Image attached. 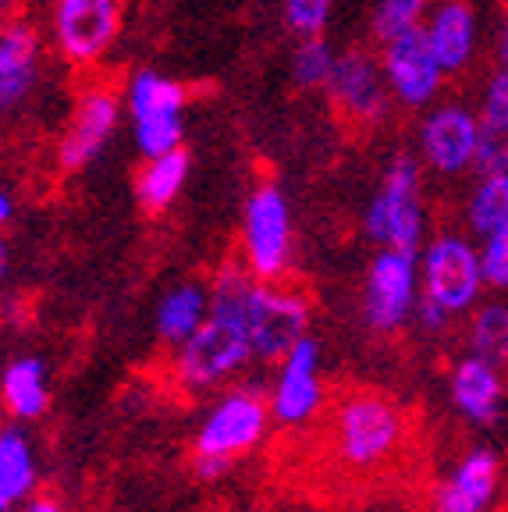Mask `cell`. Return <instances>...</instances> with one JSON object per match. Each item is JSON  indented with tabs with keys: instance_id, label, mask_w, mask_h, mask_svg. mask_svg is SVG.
<instances>
[{
	"instance_id": "8",
	"label": "cell",
	"mask_w": 508,
	"mask_h": 512,
	"mask_svg": "<svg viewBox=\"0 0 508 512\" xmlns=\"http://www.w3.org/2000/svg\"><path fill=\"white\" fill-rule=\"evenodd\" d=\"M420 281L423 296L445 306L452 317L473 313L487 288L480 249L462 235H437L420 253Z\"/></svg>"
},
{
	"instance_id": "3",
	"label": "cell",
	"mask_w": 508,
	"mask_h": 512,
	"mask_svg": "<svg viewBox=\"0 0 508 512\" xmlns=\"http://www.w3.org/2000/svg\"><path fill=\"white\" fill-rule=\"evenodd\" d=\"M363 232L377 246L413 249L427 246V210H423L420 160L409 153H395L381 178V189L363 214Z\"/></svg>"
},
{
	"instance_id": "27",
	"label": "cell",
	"mask_w": 508,
	"mask_h": 512,
	"mask_svg": "<svg viewBox=\"0 0 508 512\" xmlns=\"http://www.w3.org/2000/svg\"><path fill=\"white\" fill-rule=\"evenodd\" d=\"M338 54L324 36H302L292 54V82L299 89H327Z\"/></svg>"
},
{
	"instance_id": "26",
	"label": "cell",
	"mask_w": 508,
	"mask_h": 512,
	"mask_svg": "<svg viewBox=\"0 0 508 512\" xmlns=\"http://www.w3.org/2000/svg\"><path fill=\"white\" fill-rule=\"evenodd\" d=\"M466 349L473 356L508 367V303H480L477 310L469 313L466 328Z\"/></svg>"
},
{
	"instance_id": "10",
	"label": "cell",
	"mask_w": 508,
	"mask_h": 512,
	"mask_svg": "<svg viewBox=\"0 0 508 512\" xmlns=\"http://www.w3.org/2000/svg\"><path fill=\"white\" fill-rule=\"evenodd\" d=\"M125 0H54L50 32L54 47L75 68H93L107 57L121 32Z\"/></svg>"
},
{
	"instance_id": "30",
	"label": "cell",
	"mask_w": 508,
	"mask_h": 512,
	"mask_svg": "<svg viewBox=\"0 0 508 512\" xmlns=\"http://www.w3.org/2000/svg\"><path fill=\"white\" fill-rule=\"evenodd\" d=\"M452 313L445 310V306H437L434 299L420 296V306H416V324H420V331H427V335H445L448 328H452Z\"/></svg>"
},
{
	"instance_id": "1",
	"label": "cell",
	"mask_w": 508,
	"mask_h": 512,
	"mask_svg": "<svg viewBox=\"0 0 508 512\" xmlns=\"http://www.w3.org/2000/svg\"><path fill=\"white\" fill-rule=\"evenodd\" d=\"M405 431H409V424H405L398 402L377 392H352L338 399L331 424H327L338 463L356 473L388 466L402 452Z\"/></svg>"
},
{
	"instance_id": "29",
	"label": "cell",
	"mask_w": 508,
	"mask_h": 512,
	"mask_svg": "<svg viewBox=\"0 0 508 512\" xmlns=\"http://www.w3.org/2000/svg\"><path fill=\"white\" fill-rule=\"evenodd\" d=\"M334 0H285V22L299 36H320L331 18Z\"/></svg>"
},
{
	"instance_id": "9",
	"label": "cell",
	"mask_w": 508,
	"mask_h": 512,
	"mask_svg": "<svg viewBox=\"0 0 508 512\" xmlns=\"http://www.w3.org/2000/svg\"><path fill=\"white\" fill-rule=\"evenodd\" d=\"M246 328L253 338L256 360L281 363L310 335V303L302 292L281 285V281L256 278L246 303Z\"/></svg>"
},
{
	"instance_id": "24",
	"label": "cell",
	"mask_w": 508,
	"mask_h": 512,
	"mask_svg": "<svg viewBox=\"0 0 508 512\" xmlns=\"http://www.w3.org/2000/svg\"><path fill=\"white\" fill-rule=\"evenodd\" d=\"M480 153L477 171H508V96L487 79L480 100Z\"/></svg>"
},
{
	"instance_id": "20",
	"label": "cell",
	"mask_w": 508,
	"mask_h": 512,
	"mask_svg": "<svg viewBox=\"0 0 508 512\" xmlns=\"http://www.w3.org/2000/svg\"><path fill=\"white\" fill-rule=\"evenodd\" d=\"M210 317V285L203 281H182V285L167 288L153 313V328L157 338L171 349H178L182 342H189L203 320Z\"/></svg>"
},
{
	"instance_id": "5",
	"label": "cell",
	"mask_w": 508,
	"mask_h": 512,
	"mask_svg": "<svg viewBox=\"0 0 508 512\" xmlns=\"http://www.w3.org/2000/svg\"><path fill=\"white\" fill-rule=\"evenodd\" d=\"M185 104H189V89L182 82L167 79L160 72H135L125 86V111L132 118V139L143 153V160L164 157L178 150L185 136Z\"/></svg>"
},
{
	"instance_id": "35",
	"label": "cell",
	"mask_w": 508,
	"mask_h": 512,
	"mask_svg": "<svg viewBox=\"0 0 508 512\" xmlns=\"http://www.w3.org/2000/svg\"><path fill=\"white\" fill-rule=\"evenodd\" d=\"M491 82H498L501 93L508 96V68H494V72H491Z\"/></svg>"
},
{
	"instance_id": "19",
	"label": "cell",
	"mask_w": 508,
	"mask_h": 512,
	"mask_svg": "<svg viewBox=\"0 0 508 512\" xmlns=\"http://www.w3.org/2000/svg\"><path fill=\"white\" fill-rule=\"evenodd\" d=\"M40 32L25 18H11L0 32V104L4 111L25 104L40 79Z\"/></svg>"
},
{
	"instance_id": "22",
	"label": "cell",
	"mask_w": 508,
	"mask_h": 512,
	"mask_svg": "<svg viewBox=\"0 0 508 512\" xmlns=\"http://www.w3.org/2000/svg\"><path fill=\"white\" fill-rule=\"evenodd\" d=\"M0 395H4V409L15 420H40L50 409V388H47V367L36 356H18L4 370L0 381Z\"/></svg>"
},
{
	"instance_id": "25",
	"label": "cell",
	"mask_w": 508,
	"mask_h": 512,
	"mask_svg": "<svg viewBox=\"0 0 508 512\" xmlns=\"http://www.w3.org/2000/svg\"><path fill=\"white\" fill-rule=\"evenodd\" d=\"M466 224L480 239L508 228V171H480L466 200Z\"/></svg>"
},
{
	"instance_id": "11",
	"label": "cell",
	"mask_w": 508,
	"mask_h": 512,
	"mask_svg": "<svg viewBox=\"0 0 508 512\" xmlns=\"http://www.w3.org/2000/svg\"><path fill=\"white\" fill-rule=\"evenodd\" d=\"M327 96H331L334 111L345 125L356 128H377L391 111V82L384 72V61L363 47H349L334 61V75L327 82Z\"/></svg>"
},
{
	"instance_id": "32",
	"label": "cell",
	"mask_w": 508,
	"mask_h": 512,
	"mask_svg": "<svg viewBox=\"0 0 508 512\" xmlns=\"http://www.w3.org/2000/svg\"><path fill=\"white\" fill-rule=\"evenodd\" d=\"M192 466H196V477L199 480H221L235 463H224V459H196Z\"/></svg>"
},
{
	"instance_id": "34",
	"label": "cell",
	"mask_w": 508,
	"mask_h": 512,
	"mask_svg": "<svg viewBox=\"0 0 508 512\" xmlns=\"http://www.w3.org/2000/svg\"><path fill=\"white\" fill-rule=\"evenodd\" d=\"M11 214H15V200H11V189L4 185V189H0V221L8 224Z\"/></svg>"
},
{
	"instance_id": "18",
	"label": "cell",
	"mask_w": 508,
	"mask_h": 512,
	"mask_svg": "<svg viewBox=\"0 0 508 512\" xmlns=\"http://www.w3.org/2000/svg\"><path fill=\"white\" fill-rule=\"evenodd\" d=\"M430 47L437 61L445 64L448 75L466 72L480 47V18L469 0H437L430 4V15L423 22Z\"/></svg>"
},
{
	"instance_id": "23",
	"label": "cell",
	"mask_w": 508,
	"mask_h": 512,
	"mask_svg": "<svg viewBox=\"0 0 508 512\" xmlns=\"http://www.w3.org/2000/svg\"><path fill=\"white\" fill-rule=\"evenodd\" d=\"M189 153L178 146V150L164 153V157H150L135 175V200L146 214H164L171 203L178 200V192L185 189V178H189Z\"/></svg>"
},
{
	"instance_id": "12",
	"label": "cell",
	"mask_w": 508,
	"mask_h": 512,
	"mask_svg": "<svg viewBox=\"0 0 508 512\" xmlns=\"http://www.w3.org/2000/svg\"><path fill=\"white\" fill-rule=\"evenodd\" d=\"M121 107H125V100L107 82H93L82 89L72 114H68V125L57 139V168L68 175L89 168L111 143L114 128L121 121Z\"/></svg>"
},
{
	"instance_id": "17",
	"label": "cell",
	"mask_w": 508,
	"mask_h": 512,
	"mask_svg": "<svg viewBox=\"0 0 508 512\" xmlns=\"http://www.w3.org/2000/svg\"><path fill=\"white\" fill-rule=\"evenodd\" d=\"M501 463L491 448H469L434 484V512H487L498 502Z\"/></svg>"
},
{
	"instance_id": "13",
	"label": "cell",
	"mask_w": 508,
	"mask_h": 512,
	"mask_svg": "<svg viewBox=\"0 0 508 512\" xmlns=\"http://www.w3.org/2000/svg\"><path fill=\"white\" fill-rule=\"evenodd\" d=\"M480 153V114L466 104H437L420 121V157L437 175H466L477 168Z\"/></svg>"
},
{
	"instance_id": "33",
	"label": "cell",
	"mask_w": 508,
	"mask_h": 512,
	"mask_svg": "<svg viewBox=\"0 0 508 512\" xmlns=\"http://www.w3.org/2000/svg\"><path fill=\"white\" fill-rule=\"evenodd\" d=\"M22 512H64V509L54 502V498L40 495V498H29V502L22 505Z\"/></svg>"
},
{
	"instance_id": "6",
	"label": "cell",
	"mask_w": 508,
	"mask_h": 512,
	"mask_svg": "<svg viewBox=\"0 0 508 512\" xmlns=\"http://www.w3.org/2000/svg\"><path fill=\"white\" fill-rule=\"evenodd\" d=\"M270 395H263L260 388H231L221 399L210 406V413L203 416V424L192 441V456L196 459H224L235 463L239 456L253 452L270 431Z\"/></svg>"
},
{
	"instance_id": "21",
	"label": "cell",
	"mask_w": 508,
	"mask_h": 512,
	"mask_svg": "<svg viewBox=\"0 0 508 512\" xmlns=\"http://www.w3.org/2000/svg\"><path fill=\"white\" fill-rule=\"evenodd\" d=\"M36 480H40V466H36L32 441L18 427H4L0 431V509L11 512L15 505L29 502Z\"/></svg>"
},
{
	"instance_id": "15",
	"label": "cell",
	"mask_w": 508,
	"mask_h": 512,
	"mask_svg": "<svg viewBox=\"0 0 508 512\" xmlns=\"http://www.w3.org/2000/svg\"><path fill=\"white\" fill-rule=\"evenodd\" d=\"M381 61L384 72H388L391 93H395V104L409 107V111H423V107L434 104V96L445 86V64L437 61L434 47H430L427 32L413 29L405 36L381 43Z\"/></svg>"
},
{
	"instance_id": "31",
	"label": "cell",
	"mask_w": 508,
	"mask_h": 512,
	"mask_svg": "<svg viewBox=\"0 0 508 512\" xmlns=\"http://www.w3.org/2000/svg\"><path fill=\"white\" fill-rule=\"evenodd\" d=\"M494 61L498 68H508V8L498 18V32H494Z\"/></svg>"
},
{
	"instance_id": "4",
	"label": "cell",
	"mask_w": 508,
	"mask_h": 512,
	"mask_svg": "<svg viewBox=\"0 0 508 512\" xmlns=\"http://www.w3.org/2000/svg\"><path fill=\"white\" fill-rule=\"evenodd\" d=\"M292 207L278 182H260L242 207V264L260 281H285L292 271Z\"/></svg>"
},
{
	"instance_id": "14",
	"label": "cell",
	"mask_w": 508,
	"mask_h": 512,
	"mask_svg": "<svg viewBox=\"0 0 508 512\" xmlns=\"http://www.w3.org/2000/svg\"><path fill=\"white\" fill-rule=\"evenodd\" d=\"M270 384V413L281 427H306L324 406V377H320V345L317 338H302L285 360L274 363Z\"/></svg>"
},
{
	"instance_id": "2",
	"label": "cell",
	"mask_w": 508,
	"mask_h": 512,
	"mask_svg": "<svg viewBox=\"0 0 508 512\" xmlns=\"http://www.w3.org/2000/svg\"><path fill=\"white\" fill-rule=\"evenodd\" d=\"M253 360H256V349L246 324L235 317L210 313L203 320V328L175 349L171 374H175V384L182 392L203 395L228 384L231 377H239Z\"/></svg>"
},
{
	"instance_id": "16",
	"label": "cell",
	"mask_w": 508,
	"mask_h": 512,
	"mask_svg": "<svg viewBox=\"0 0 508 512\" xmlns=\"http://www.w3.org/2000/svg\"><path fill=\"white\" fill-rule=\"evenodd\" d=\"M448 399L473 427H494L505 409V367L466 352L448 374Z\"/></svg>"
},
{
	"instance_id": "28",
	"label": "cell",
	"mask_w": 508,
	"mask_h": 512,
	"mask_svg": "<svg viewBox=\"0 0 508 512\" xmlns=\"http://www.w3.org/2000/svg\"><path fill=\"white\" fill-rule=\"evenodd\" d=\"M430 15V0H377L374 11V36L377 43H388L395 36L420 29Z\"/></svg>"
},
{
	"instance_id": "7",
	"label": "cell",
	"mask_w": 508,
	"mask_h": 512,
	"mask_svg": "<svg viewBox=\"0 0 508 512\" xmlns=\"http://www.w3.org/2000/svg\"><path fill=\"white\" fill-rule=\"evenodd\" d=\"M423 296L420 253L413 249L381 246L370 260L363 281V320L377 335H395L409 320H416V306Z\"/></svg>"
}]
</instances>
